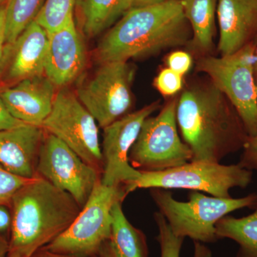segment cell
Returning <instances> with one entry per match:
<instances>
[{
    "label": "cell",
    "instance_id": "18",
    "mask_svg": "<svg viewBox=\"0 0 257 257\" xmlns=\"http://www.w3.org/2000/svg\"><path fill=\"white\" fill-rule=\"evenodd\" d=\"M133 8V0H75L74 15L82 35H99Z\"/></svg>",
    "mask_w": 257,
    "mask_h": 257
},
{
    "label": "cell",
    "instance_id": "29",
    "mask_svg": "<svg viewBox=\"0 0 257 257\" xmlns=\"http://www.w3.org/2000/svg\"><path fill=\"white\" fill-rule=\"evenodd\" d=\"M25 124H27L26 123L17 119L10 114L0 98V131L18 127Z\"/></svg>",
    "mask_w": 257,
    "mask_h": 257
},
{
    "label": "cell",
    "instance_id": "11",
    "mask_svg": "<svg viewBox=\"0 0 257 257\" xmlns=\"http://www.w3.org/2000/svg\"><path fill=\"white\" fill-rule=\"evenodd\" d=\"M37 175L68 193L81 208L101 178V172L86 163L63 142L46 132L37 162Z\"/></svg>",
    "mask_w": 257,
    "mask_h": 257
},
{
    "label": "cell",
    "instance_id": "31",
    "mask_svg": "<svg viewBox=\"0 0 257 257\" xmlns=\"http://www.w3.org/2000/svg\"><path fill=\"white\" fill-rule=\"evenodd\" d=\"M5 4L0 8V74H1L2 63L4 56L5 42Z\"/></svg>",
    "mask_w": 257,
    "mask_h": 257
},
{
    "label": "cell",
    "instance_id": "33",
    "mask_svg": "<svg viewBox=\"0 0 257 257\" xmlns=\"http://www.w3.org/2000/svg\"><path fill=\"white\" fill-rule=\"evenodd\" d=\"M32 257H79L76 256H72V255L62 254V253H55L53 251H49L45 247L42 248L41 249L37 251Z\"/></svg>",
    "mask_w": 257,
    "mask_h": 257
},
{
    "label": "cell",
    "instance_id": "36",
    "mask_svg": "<svg viewBox=\"0 0 257 257\" xmlns=\"http://www.w3.org/2000/svg\"><path fill=\"white\" fill-rule=\"evenodd\" d=\"M253 73H254L255 82L257 85V47L255 51L254 59H253Z\"/></svg>",
    "mask_w": 257,
    "mask_h": 257
},
{
    "label": "cell",
    "instance_id": "5",
    "mask_svg": "<svg viewBox=\"0 0 257 257\" xmlns=\"http://www.w3.org/2000/svg\"><path fill=\"white\" fill-rule=\"evenodd\" d=\"M127 194L124 185L109 187L99 179L72 224L45 248L62 254L99 257L103 244L111 238V209Z\"/></svg>",
    "mask_w": 257,
    "mask_h": 257
},
{
    "label": "cell",
    "instance_id": "6",
    "mask_svg": "<svg viewBox=\"0 0 257 257\" xmlns=\"http://www.w3.org/2000/svg\"><path fill=\"white\" fill-rule=\"evenodd\" d=\"M251 180L252 172L238 164L189 162L161 172H141L137 180L124 186L127 194L138 189H183L206 192L215 197L229 198L231 189L246 188Z\"/></svg>",
    "mask_w": 257,
    "mask_h": 257
},
{
    "label": "cell",
    "instance_id": "12",
    "mask_svg": "<svg viewBox=\"0 0 257 257\" xmlns=\"http://www.w3.org/2000/svg\"><path fill=\"white\" fill-rule=\"evenodd\" d=\"M160 107V103L155 101L140 110L128 113L103 128L101 147L104 167L101 183L109 187H119L141 176V172L130 165L128 154L145 120Z\"/></svg>",
    "mask_w": 257,
    "mask_h": 257
},
{
    "label": "cell",
    "instance_id": "22",
    "mask_svg": "<svg viewBox=\"0 0 257 257\" xmlns=\"http://www.w3.org/2000/svg\"><path fill=\"white\" fill-rule=\"evenodd\" d=\"M45 0H7L5 3V42L10 45L36 20Z\"/></svg>",
    "mask_w": 257,
    "mask_h": 257
},
{
    "label": "cell",
    "instance_id": "15",
    "mask_svg": "<svg viewBox=\"0 0 257 257\" xmlns=\"http://www.w3.org/2000/svg\"><path fill=\"white\" fill-rule=\"evenodd\" d=\"M57 88L46 76H37L0 88V98L17 119L42 126L50 114Z\"/></svg>",
    "mask_w": 257,
    "mask_h": 257
},
{
    "label": "cell",
    "instance_id": "25",
    "mask_svg": "<svg viewBox=\"0 0 257 257\" xmlns=\"http://www.w3.org/2000/svg\"><path fill=\"white\" fill-rule=\"evenodd\" d=\"M32 179L13 175L0 165V204L10 205L12 199L19 189Z\"/></svg>",
    "mask_w": 257,
    "mask_h": 257
},
{
    "label": "cell",
    "instance_id": "20",
    "mask_svg": "<svg viewBox=\"0 0 257 257\" xmlns=\"http://www.w3.org/2000/svg\"><path fill=\"white\" fill-rule=\"evenodd\" d=\"M121 202H116L111 209V247L116 257H148L146 237L126 219Z\"/></svg>",
    "mask_w": 257,
    "mask_h": 257
},
{
    "label": "cell",
    "instance_id": "10",
    "mask_svg": "<svg viewBox=\"0 0 257 257\" xmlns=\"http://www.w3.org/2000/svg\"><path fill=\"white\" fill-rule=\"evenodd\" d=\"M134 75L127 62H106L77 87L76 95L100 127L130 113Z\"/></svg>",
    "mask_w": 257,
    "mask_h": 257
},
{
    "label": "cell",
    "instance_id": "35",
    "mask_svg": "<svg viewBox=\"0 0 257 257\" xmlns=\"http://www.w3.org/2000/svg\"><path fill=\"white\" fill-rule=\"evenodd\" d=\"M9 242L8 240L3 236H0V257H7L8 256Z\"/></svg>",
    "mask_w": 257,
    "mask_h": 257
},
{
    "label": "cell",
    "instance_id": "1",
    "mask_svg": "<svg viewBox=\"0 0 257 257\" xmlns=\"http://www.w3.org/2000/svg\"><path fill=\"white\" fill-rule=\"evenodd\" d=\"M177 121L191 162L219 163L243 149L248 138L232 104L212 84L193 85L178 98Z\"/></svg>",
    "mask_w": 257,
    "mask_h": 257
},
{
    "label": "cell",
    "instance_id": "30",
    "mask_svg": "<svg viewBox=\"0 0 257 257\" xmlns=\"http://www.w3.org/2000/svg\"><path fill=\"white\" fill-rule=\"evenodd\" d=\"M8 206V204H0V236L7 240L8 239L6 236L10 234L13 222V213Z\"/></svg>",
    "mask_w": 257,
    "mask_h": 257
},
{
    "label": "cell",
    "instance_id": "28",
    "mask_svg": "<svg viewBox=\"0 0 257 257\" xmlns=\"http://www.w3.org/2000/svg\"><path fill=\"white\" fill-rule=\"evenodd\" d=\"M238 165L242 168L257 172V135L248 137Z\"/></svg>",
    "mask_w": 257,
    "mask_h": 257
},
{
    "label": "cell",
    "instance_id": "19",
    "mask_svg": "<svg viewBox=\"0 0 257 257\" xmlns=\"http://www.w3.org/2000/svg\"><path fill=\"white\" fill-rule=\"evenodd\" d=\"M219 0H181L184 15L192 30L190 45L201 53L214 47L215 18Z\"/></svg>",
    "mask_w": 257,
    "mask_h": 257
},
{
    "label": "cell",
    "instance_id": "8",
    "mask_svg": "<svg viewBox=\"0 0 257 257\" xmlns=\"http://www.w3.org/2000/svg\"><path fill=\"white\" fill-rule=\"evenodd\" d=\"M177 101L178 98H172L160 114L150 116L144 121L128 154L134 168L140 172H161L192 160V151L177 130Z\"/></svg>",
    "mask_w": 257,
    "mask_h": 257
},
{
    "label": "cell",
    "instance_id": "17",
    "mask_svg": "<svg viewBox=\"0 0 257 257\" xmlns=\"http://www.w3.org/2000/svg\"><path fill=\"white\" fill-rule=\"evenodd\" d=\"M45 135L42 126L28 124L0 131V165L19 177H36Z\"/></svg>",
    "mask_w": 257,
    "mask_h": 257
},
{
    "label": "cell",
    "instance_id": "3",
    "mask_svg": "<svg viewBox=\"0 0 257 257\" xmlns=\"http://www.w3.org/2000/svg\"><path fill=\"white\" fill-rule=\"evenodd\" d=\"M13 222L7 257H32L72 224L80 206L68 193L37 175L11 203Z\"/></svg>",
    "mask_w": 257,
    "mask_h": 257
},
{
    "label": "cell",
    "instance_id": "34",
    "mask_svg": "<svg viewBox=\"0 0 257 257\" xmlns=\"http://www.w3.org/2000/svg\"><path fill=\"white\" fill-rule=\"evenodd\" d=\"M99 257H116L109 240L103 244L99 252Z\"/></svg>",
    "mask_w": 257,
    "mask_h": 257
},
{
    "label": "cell",
    "instance_id": "16",
    "mask_svg": "<svg viewBox=\"0 0 257 257\" xmlns=\"http://www.w3.org/2000/svg\"><path fill=\"white\" fill-rule=\"evenodd\" d=\"M216 17L221 56L232 55L254 43L257 36V0H219Z\"/></svg>",
    "mask_w": 257,
    "mask_h": 257
},
{
    "label": "cell",
    "instance_id": "13",
    "mask_svg": "<svg viewBox=\"0 0 257 257\" xmlns=\"http://www.w3.org/2000/svg\"><path fill=\"white\" fill-rule=\"evenodd\" d=\"M49 34L33 21L13 43L5 45L0 88L45 74Z\"/></svg>",
    "mask_w": 257,
    "mask_h": 257
},
{
    "label": "cell",
    "instance_id": "26",
    "mask_svg": "<svg viewBox=\"0 0 257 257\" xmlns=\"http://www.w3.org/2000/svg\"><path fill=\"white\" fill-rule=\"evenodd\" d=\"M183 76L170 68H165L157 76L154 85L164 96H174L183 88Z\"/></svg>",
    "mask_w": 257,
    "mask_h": 257
},
{
    "label": "cell",
    "instance_id": "32",
    "mask_svg": "<svg viewBox=\"0 0 257 257\" xmlns=\"http://www.w3.org/2000/svg\"><path fill=\"white\" fill-rule=\"evenodd\" d=\"M171 0H133V8H142V7L152 6L167 3Z\"/></svg>",
    "mask_w": 257,
    "mask_h": 257
},
{
    "label": "cell",
    "instance_id": "27",
    "mask_svg": "<svg viewBox=\"0 0 257 257\" xmlns=\"http://www.w3.org/2000/svg\"><path fill=\"white\" fill-rule=\"evenodd\" d=\"M168 68L172 69L181 75L188 73L192 67V56L184 51L172 52L167 59Z\"/></svg>",
    "mask_w": 257,
    "mask_h": 257
},
{
    "label": "cell",
    "instance_id": "21",
    "mask_svg": "<svg viewBox=\"0 0 257 257\" xmlns=\"http://www.w3.org/2000/svg\"><path fill=\"white\" fill-rule=\"evenodd\" d=\"M255 210L241 218L225 216L216 224L218 239L227 238L239 244L236 257H257V192Z\"/></svg>",
    "mask_w": 257,
    "mask_h": 257
},
{
    "label": "cell",
    "instance_id": "7",
    "mask_svg": "<svg viewBox=\"0 0 257 257\" xmlns=\"http://www.w3.org/2000/svg\"><path fill=\"white\" fill-rule=\"evenodd\" d=\"M256 47L251 43L232 55L202 57L197 66L234 106L248 137L257 135V85L253 73Z\"/></svg>",
    "mask_w": 257,
    "mask_h": 257
},
{
    "label": "cell",
    "instance_id": "38",
    "mask_svg": "<svg viewBox=\"0 0 257 257\" xmlns=\"http://www.w3.org/2000/svg\"><path fill=\"white\" fill-rule=\"evenodd\" d=\"M254 44H255V45H256V46H257V36H256V39H255V40H254Z\"/></svg>",
    "mask_w": 257,
    "mask_h": 257
},
{
    "label": "cell",
    "instance_id": "4",
    "mask_svg": "<svg viewBox=\"0 0 257 257\" xmlns=\"http://www.w3.org/2000/svg\"><path fill=\"white\" fill-rule=\"evenodd\" d=\"M154 202L177 236L211 243L218 239L216 224L229 213L243 208H254L256 193L242 198L209 197L193 191L189 201L179 202L166 189H150Z\"/></svg>",
    "mask_w": 257,
    "mask_h": 257
},
{
    "label": "cell",
    "instance_id": "24",
    "mask_svg": "<svg viewBox=\"0 0 257 257\" xmlns=\"http://www.w3.org/2000/svg\"><path fill=\"white\" fill-rule=\"evenodd\" d=\"M155 219L158 226L157 240L160 245L161 257H179L184 238L176 236L172 232L162 213H155ZM194 257H211V253L205 246L196 242Z\"/></svg>",
    "mask_w": 257,
    "mask_h": 257
},
{
    "label": "cell",
    "instance_id": "14",
    "mask_svg": "<svg viewBox=\"0 0 257 257\" xmlns=\"http://www.w3.org/2000/svg\"><path fill=\"white\" fill-rule=\"evenodd\" d=\"M48 34L45 75L57 89L67 87L79 78L87 64L82 33L73 20Z\"/></svg>",
    "mask_w": 257,
    "mask_h": 257
},
{
    "label": "cell",
    "instance_id": "9",
    "mask_svg": "<svg viewBox=\"0 0 257 257\" xmlns=\"http://www.w3.org/2000/svg\"><path fill=\"white\" fill-rule=\"evenodd\" d=\"M56 94L50 114L42 127L77 154L86 163L102 174L99 125L75 93L64 87Z\"/></svg>",
    "mask_w": 257,
    "mask_h": 257
},
{
    "label": "cell",
    "instance_id": "2",
    "mask_svg": "<svg viewBox=\"0 0 257 257\" xmlns=\"http://www.w3.org/2000/svg\"><path fill=\"white\" fill-rule=\"evenodd\" d=\"M191 39L181 0H171L126 12L99 42L95 57L99 64L127 62L187 45Z\"/></svg>",
    "mask_w": 257,
    "mask_h": 257
},
{
    "label": "cell",
    "instance_id": "23",
    "mask_svg": "<svg viewBox=\"0 0 257 257\" xmlns=\"http://www.w3.org/2000/svg\"><path fill=\"white\" fill-rule=\"evenodd\" d=\"M75 0H45L35 21L48 33L63 28L74 20Z\"/></svg>",
    "mask_w": 257,
    "mask_h": 257
},
{
    "label": "cell",
    "instance_id": "37",
    "mask_svg": "<svg viewBox=\"0 0 257 257\" xmlns=\"http://www.w3.org/2000/svg\"><path fill=\"white\" fill-rule=\"evenodd\" d=\"M7 0H0V8L6 3Z\"/></svg>",
    "mask_w": 257,
    "mask_h": 257
}]
</instances>
